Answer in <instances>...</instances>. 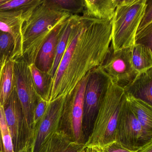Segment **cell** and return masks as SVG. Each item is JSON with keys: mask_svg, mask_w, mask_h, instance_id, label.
Here are the masks:
<instances>
[{"mask_svg": "<svg viewBox=\"0 0 152 152\" xmlns=\"http://www.w3.org/2000/svg\"><path fill=\"white\" fill-rule=\"evenodd\" d=\"M111 22L74 15L66 49L52 80L48 102L71 93L92 69L104 64L111 46Z\"/></svg>", "mask_w": 152, "mask_h": 152, "instance_id": "cell-1", "label": "cell"}, {"mask_svg": "<svg viewBox=\"0 0 152 152\" xmlns=\"http://www.w3.org/2000/svg\"><path fill=\"white\" fill-rule=\"evenodd\" d=\"M72 15L62 12L49 0H42L23 21L22 27V57L34 64L41 48L55 26Z\"/></svg>", "mask_w": 152, "mask_h": 152, "instance_id": "cell-2", "label": "cell"}, {"mask_svg": "<svg viewBox=\"0 0 152 152\" xmlns=\"http://www.w3.org/2000/svg\"><path fill=\"white\" fill-rule=\"evenodd\" d=\"M125 94L123 88L110 79L86 146L104 147L115 141V130L119 113Z\"/></svg>", "mask_w": 152, "mask_h": 152, "instance_id": "cell-3", "label": "cell"}, {"mask_svg": "<svg viewBox=\"0 0 152 152\" xmlns=\"http://www.w3.org/2000/svg\"><path fill=\"white\" fill-rule=\"evenodd\" d=\"M147 2V0H119L111 21V45L114 51L134 46Z\"/></svg>", "mask_w": 152, "mask_h": 152, "instance_id": "cell-4", "label": "cell"}, {"mask_svg": "<svg viewBox=\"0 0 152 152\" xmlns=\"http://www.w3.org/2000/svg\"><path fill=\"white\" fill-rule=\"evenodd\" d=\"M110 80V77L101 66L92 69L87 74L83 118V131L85 143L91 133Z\"/></svg>", "mask_w": 152, "mask_h": 152, "instance_id": "cell-5", "label": "cell"}, {"mask_svg": "<svg viewBox=\"0 0 152 152\" xmlns=\"http://www.w3.org/2000/svg\"><path fill=\"white\" fill-rule=\"evenodd\" d=\"M29 66L23 57L14 60L15 87L24 115L25 143L31 142L33 137V117L40 98L34 89Z\"/></svg>", "mask_w": 152, "mask_h": 152, "instance_id": "cell-6", "label": "cell"}, {"mask_svg": "<svg viewBox=\"0 0 152 152\" xmlns=\"http://www.w3.org/2000/svg\"><path fill=\"white\" fill-rule=\"evenodd\" d=\"M87 75L65 96L58 131L74 142L85 144L83 131V99Z\"/></svg>", "mask_w": 152, "mask_h": 152, "instance_id": "cell-7", "label": "cell"}, {"mask_svg": "<svg viewBox=\"0 0 152 152\" xmlns=\"http://www.w3.org/2000/svg\"><path fill=\"white\" fill-rule=\"evenodd\" d=\"M115 141L130 150L136 151L152 140L148 139L141 125L130 108L126 97L119 113Z\"/></svg>", "mask_w": 152, "mask_h": 152, "instance_id": "cell-8", "label": "cell"}, {"mask_svg": "<svg viewBox=\"0 0 152 152\" xmlns=\"http://www.w3.org/2000/svg\"><path fill=\"white\" fill-rule=\"evenodd\" d=\"M132 48L110 51L101 66L113 82L121 88L129 85L137 75L132 60Z\"/></svg>", "mask_w": 152, "mask_h": 152, "instance_id": "cell-9", "label": "cell"}, {"mask_svg": "<svg viewBox=\"0 0 152 152\" xmlns=\"http://www.w3.org/2000/svg\"><path fill=\"white\" fill-rule=\"evenodd\" d=\"M65 96L49 102L44 115L34 130L31 143V152H39L47 139L57 131Z\"/></svg>", "mask_w": 152, "mask_h": 152, "instance_id": "cell-10", "label": "cell"}, {"mask_svg": "<svg viewBox=\"0 0 152 152\" xmlns=\"http://www.w3.org/2000/svg\"><path fill=\"white\" fill-rule=\"evenodd\" d=\"M3 108L12 138L14 152H17L24 145L25 130L23 110L15 87Z\"/></svg>", "mask_w": 152, "mask_h": 152, "instance_id": "cell-11", "label": "cell"}, {"mask_svg": "<svg viewBox=\"0 0 152 152\" xmlns=\"http://www.w3.org/2000/svg\"><path fill=\"white\" fill-rule=\"evenodd\" d=\"M33 10L28 12L23 10L0 12V31L10 34L15 41L13 60L18 59L23 56L22 25Z\"/></svg>", "mask_w": 152, "mask_h": 152, "instance_id": "cell-12", "label": "cell"}, {"mask_svg": "<svg viewBox=\"0 0 152 152\" xmlns=\"http://www.w3.org/2000/svg\"><path fill=\"white\" fill-rule=\"evenodd\" d=\"M67 18L61 21L55 26L38 53L34 64L38 69L42 72L49 74L51 70L58 41L64 23Z\"/></svg>", "mask_w": 152, "mask_h": 152, "instance_id": "cell-13", "label": "cell"}, {"mask_svg": "<svg viewBox=\"0 0 152 152\" xmlns=\"http://www.w3.org/2000/svg\"><path fill=\"white\" fill-rule=\"evenodd\" d=\"M123 88L126 94L152 106V68L138 74Z\"/></svg>", "mask_w": 152, "mask_h": 152, "instance_id": "cell-14", "label": "cell"}, {"mask_svg": "<svg viewBox=\"0 0 152 152\" xmlns=\"http://www.w3.org/2000/svg\"><path fill=\"white\" fill-rule=\"evenodd\" d=\"M83 16L111 22L119 0H83Z\"/></svg>", "mask_w": 152, "mask_h": 152, "instance_id": "cell-15", "label": "cell"}, {"mask_svg": "<svg viewBox=\"0 0 152 152\" xmlns=\"http://www.w3.org/2000/svg\"><path fill=\"white\" fill-rule=\"evenodd\" d=\"M86 147L85 144L72 141L57 131L47 139L39 152H83Z\"/></svg>", "mask_w": 152, "mask_h": 152, "instance_id": "cell-16", "label": "cell"}, {"mask_svg": "<svg viewBox=\"0 0 152 152\" xmlns=\"http://www.w3.org/2000/svg\"><path fill=\"white\" fill-rule=\"evenodd\" d=\"M125 94L127 103L139 122L145 135L148 139L152 140V106L129 94Z\"/></svg>", "mask_w": 152, "mask_h": 152, "instance_id": "cell-17", "label": "cell"}, {"mask_svg": "<svg viewBox=\"0 0 152 152\" xmlns=\"http://www.w3.org/2000/svg\"><path fill=\"white\" fill-rule=\"evenodd\" d=\"M15 88L14 60L10 59L0 70V105L4 107Z\"/></svg>", "mask_w": 152, "mask_h": 152, "instance_id": "cell-18", "label": "cell"}, {"mask_svg": "<svg viewBox=\"0 0 152 152\" xmlns=\"http://www.w3.org/2000/svg\"><path fill=\"white\" fill-rule=\"evenodd\" d=\"M152 1L147 2L145 15L136 33L135 44L144 45L152 50Z\"/></svg>", "mask_w": 152, "mask_h": 152, "instance_id": "cell-19", "label": "cell"}, {"mask_svg": "<svg viewBox=\"0 0 152 152\" xmlns=\"http://www.w3.org/2000/svg\"><path fill=\"white\" fill-rule=\"evenodd\" d=\"M29 66L36 93L40 98L48 101L53 78L48 73L38 69L34 64Z\"/></svg>", "mask_w": 152, "mask_h": 152, "instance_id": "cell-20", "label": "cell"}, {"mask_svg": "<svg viewBox=\"0 0 152 152\" xmlns=\"http://www.w3.org/2000/svg\"><path fill=\"white\" fill-rule=\"evenodd\" d=\"M74 15H71L65 21L61 33L59 35L56 48L54 62L49 74L53 78L58 68L63 55L66 49L70 33L72 30Z\"/></svg>", "mask_w": 152, "mask_h": 152, "instance_id": "cell-21", "label": "cell"}, {"mask_svg": "<svg viewBox=\"0 0 152 152\" xmlns=\"http://www.w3.org/2000/svg\"><path fill=\"white\" fill-rule=\"evenodd\" d=\"M132 65L138 73L152 68V50L140 44L132 47Z\"/></svg>", "mask_w": 152, "mask_h": 152, "instance_id": "cell-22", "label": "cell"}, {"mask_svg": "<svg viewBox=\"0 0 152 152\" xmlns=\"http://www.w3.org/2000/svg\"><path fill=\"white\" fill-rule=\"evenodd\" d=\"M42 0H0V12L23 10L32 11Z\"/></svg>", "mask_w": 152, "mask_h": 152, "instance_id": "cell-23", "label": "cell"}, {"mask_svg": "<svg viewBox=\"0 0 152 152\" xmlns=\"http://www.w3.org/2000/svg\"><path fill=\"white\" fill-rule=\"evenodd\" d=\"M15 49V41L12 36L0 31V63L2 65L12 59Z\"/></svg>", "mask_w": 152, "mask_h": 152, "instance_id": "cell-24", "label": "cell"}, {"mask_svg": "<svg viewBox=\"0 0 152 152\" xmlns=\"http://www.w3.org/2000/svg\"><path fill=\"white\" fill-rule=\"evenodd\" d=\"M56 8L62 12L69 13L74 15L83 12V0H49Z\"/></svg>", "mask_w": 152, "mask_h": 152, "instance_id": "cell-25", "label": "cell"}, {"mask_svg": "<svg viewBox=\"0 0 152 152\" xmlns=\"http://www.w3.org/2000/svg\"><path fill=\"white\" fill-rule=\"evenodd\" d=\"M0 132L4 152H14L12 138L5 118L4 108L0 105Z\"/></svg>", "mask_w": 152, "mask_h": 152, "instance_id": "cell-26", "label": "cell"}, {"mask_svg": "<svg viewBox=\"0 0 152 152\" xmlns=\"http://www.w3.org/2000/svg\"><path fill=\"white\" fill-rule=\"evenodd\" d=\"M48 104L49 102L48 101L44 100L41 98H39L38 100V103L34 109L33 117V128L34 134L35 128L42 119L47 110Z\"/></svg>", "mask_w": 152, "mask_h": 152, "instance_id": "cell-27", "label": "cell"}, {"mask_svg": "<svg viewBox=\"0 0 152 152\" xmlns=\"http://www.w3.org/2000/svg\"><path fill=\"white\" fill-rule=\"evenodd\" d=\"M102 147L106 152H137L124 147L116 141L111 142Z\"/></svg>", "mask_w": 152, "mask_h": 152, "instance_id": "cell-28", "label": "cell"}, {"mask_svg": "<svg viewBox=\"0 0 152 152\" xmlns=\"http://www.w3.org/2000/svg\"><path fill=\"white\" fill-rule=\"evenodd\" d=\"M136 151L137 152H152V141L145 144Z\"/></svg>", "mask_w": 152, "mask_h": 152, "instance_id": "cell-29", "label": "cell"}, {"mask_svg": "<svg viewBox=\"0 0 152 152\" xmlns=\"http://www.w3.org/2000/svg\"><path fill=\"white\" fill-rule=\"evenodd\" d=\"M86 147L87 152H106L102 147L99 146H88Z\"/></svg>", "mask_w": 152, "mask_h": 152, "instance_id": "cell-30", "label": "cell"}, {"mask_svg": "<svg viewBox=\"0 0 152 152\" xmlns=\"http://www.w3.org/2000/svg\"><path fill=\"white\" fill-rule=\"evenodd\" d=\"M17 152H31V142L27 141L26 142L24 146Z\"/></svg>", "mask_w": 152, "mask_h": 152, "instance_id": "cell-31", "label": "cell"}, {"mask_svg": "<svg viewBox=\"0 0 152 152\" xmlns=\"http://www.w3.org/2000/svg\"><path fill=\"white\" fill-rule=\"evenodd\" d=\"M0 151L4 152V148H3V145H2V140H1V135L0 132Z\"/></svg>", "mask_w": 152, "mask_h": 152, "instance_id": "cell-32", "label": "cell"}, {"mask_svg": "<svg viewBox=\"0 0 152 152\" xmlns=\"http://www.w3.org/2000/svg\"><path fill=\"white\" fill-rule=\"evenodd\" d=\"M2 65H1V63H0V70H1V66H2Z\"/></svg>", "mask_w": 152, "mask_h": 152, "instance_id": "cell-33", "label": "cell"}, {"mask_svg": "<svg viewBox=\"0 0 152 152\" xmlns=\"http://www.w3.org/2000/svg\"><path fill=\"white\" fill-rule=\"evenodd\" d=\"M85 151H86V149H85V151H84V152H85Z\"/></svg>", "mask_w": 152, "mask_h": 152, "instance_id": "cell-34", "label": "cell"}, {"mask_svg": "<svg viewBox=\"0 0 152 152\" xmlns=\"http://www.w3.org/2000/svg\"><path fill=\"white\" fill-rule=\"evenodd\" d=\"M86 148H87V147H86ZM85 152H86V151H85Z\"/></svg>", "mask_w": 152, "mask_h": 152, "instance_id": "cell-35", "label": "cell"}]
</instances>
